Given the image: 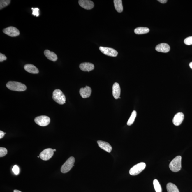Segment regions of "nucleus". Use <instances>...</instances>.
<instances>
[{
  "mask_svg": "<svg viewBox=\"0 0 192 192\" xmlns=\"http://www.w3.org/2000/svg\"><path fill=\"white\" fill-rule=\"evenodd\" d=\"M97 143L99 147L108 153H110L112 150V147L107 142L102 141H98Z\"/></svg>",
  "mask_w": 192,
  "mask_h": 192,
  "instance_id": "dca6fc26",
  "label": "nucleus"
},
{
  "mask_svg": "<svg viewBox=\"0 0 192 192\" xmlns=\"http://www.w3.org/2000/svg\"><path fill=\"white\" fill-rule=\"evenodd\" d=\"M167 189L168 192H180L176 185L173 183H169L168 184Z\"/></svg>",
  "mask_w": 192,
  "mask_h": 192,
  "instance_id": "412c9836",
  "label": "nucleus"
},
{
  "mask_svg": "<svg viewBox=\"0 0 192 192\" xmlns=\"http://www.w3.org/2000/svg\"><path fill=\"white\" fill-rule=\"evenodd\" d=\"M149 29L146 27H138L134 30L135 33L138 35L147 34L149 33Z\"/></svg>",
  "mask_w": 192,
  "mask_h": 192,
  "instance_id": "aec40b11",
  "label": "nucleus"
},
{
  "mask_svg": "<svg viewBox=\"0 0 192 192\" xmlns=\"http://www.w3.org/2000/svg\"><path fill=\"white\" fill-rule=\"evenodd\" d=\"M5 133L4 132L2 131H0V138L1 139L4 137V136Z\"/></svg>",
  "mask_w": 192,
  "mask_h": 192,
  "instance_id": "c756f323",
  "label": "nucleus"
},
{
  "mask_svg": "<svg viewBox=\"0 0 192 192\" xmlns=\"http://www.w3.org/2000/svg\"><path fill=\"white\" fill-rule=\"evenodd\" d=\"M75 161V158L73 156L69 158L61 167V172L63 173H66L69 172L74 166Z\"/></svg>",
  "mask_w": 192,
  "mask_h": 192,
  "instance_id": "20e7f679",
  "label": "nucleus"
},
{
  "mask_svg": "<svg viewBox=\"0 0 192 192\" xmlns=\"http://www.w3.org/2000/svg\"><path fill=\"white\" fill-rule=\"evenodd\" d=\"M35 122L38 125L41 126H46L50 122V119L49 117L45 115L37 117L35 119Z\"/></svg>",
  "mask_w": 192,
  "mask_h": 192,
  "instance_id": "423d86ee",
  "label": "nucleus"
},
{
  "mask_svg": "<svg viewBox=\"0 0 192 192\" xmlns=\"http://www.w3.org/2000/svg\"><path fill=\"white\" fill-rule=\"evenodd\" d=\"M13 192H22L19 191V190H14Z\"/></svg>",
  "mask_w": 192,
  "mask_h": 192,
  "instance_id": "473e14b6",
  "label": "nucleus"
},
{
  "mask_svg": "<svg viewBox=\"0 0 192 192\" xmlns=\"http://www.w3.org/2000/svg\"><path fill=\"white\" fill-rule=\"evenodd\" d=\"M158 1H159L160 3H162V4H165L167 2V0H158Z\"/></svg>",
  "mask_w": 192,
  "mask_h": 192,
  "instance_id": "7c9ffc66",
  "label": "nucleus"
},
{
  "mask_svg": "<svg viewBox=\"0 0 192 192\" xmlns=\"http://www.w3.org/2000/svg\"><path fill=\"white\" fill-rule=\"evenodd\" d=\"M44 54L45 56L49 60L54 62L57 60V56L54 52H51L49 50H46L44 51Z\"/></svg>",
  "mask_w": 192,
  "mask_h": 192,
  "instance_id": "a211bd4d",
  "label": "nucleus"
},
{
  "mask_svg": "<svg viewBox=\"0 0 192 192\" xmlns=\"http://www.w3.org/2000/svg\"><path fill=\"white\" fill-rule=\"evenodd\" d=\"M115 8L117 12L121 13L123 10V6L121 0H114V1Z\"/></svg>",
  "mask_w": 192,
  "mask_h": 192,
  "instance_id": "6ab92c4d",
  "label": "nucleus"
},
{
  "mask_svg": "<svg viewBox=\"0 0 192 192\" xmlns=\"http://www.w3.org/2000/svg\"><path fill=\"white\" fill-rule=\"evenodd\" d=\"M92 90L91 88L89 86H86L84 88H82L80 89V96L83 98H88L91 95Z\"/></svg>",
  "mask_w": 192,
  "mask_h": 192,
  "instance_id": "9b49d317",
  "label": "nucleus"
},
{
  "mask_svg": "<svg viewBox=\"0 0 192 192\" xmlns=\"http://www.w3.org/2000/svg\"><path fill=\"white\" fill-rule=\"evenodd\" d=\"M12 171L15 175H18L19 173V168L18 166L14 165L12 169Z\"/></svg>",
  "mask_w": 192,
  "mask_h": 192,
  "instance_id": "bb28decb",
  "label": "nucleus"
},
{
  "mask_svg": "<svg viewBox=\"0 0 192 192\" xmlns=\"http://www.w3.org/2000/svg\"><path fill=\"white\" fill-rule=\"evenodd\" d=\"M189 66L190 67V68L192 69V62H190L189 64Z\"/></svg>",
  "mask_w": 192,
  "mask_h": 192,
  "instance_id": "2f4dec72",
  "label": "nucleus"
},
{
  "mask_svg": "<svg viewBox=\"0 0 192 192\" xmlns=\"http://www.w3.org/2000/svg\"><path fill=\"white\" fill-rule=\"evenodd\" d=\"M146 164L144 162H141L136 164L132 167L129 171V173L131 175H136L142 171L145 168Z\"/></svg>",
  "mask_w": 192,
  "mask_h": 192,
  "instance_id": "39448f33",
  "label": "nucleus"
},
{
  "mask_svg": "<svg viewBox=\"0 0 192 192\" xmlns=\"http://www.w3.org/2000/svg\"><path fill=\"white\" fill-rule=\"evenodd\" d=\"M153 184L156 192H162V187H161L158 181L156 179H154L153 180Z\"/></svg>",
  "mask_w": 192,
  "mask_h": 192,
  "instance_id": "4be33fe9",
  "label": "nucleus"
},
{
  "mask_svg": "<svg viewBox=\"0 0 192 192\" xmlns=\"http://www.w3.org/2000/svg\"><path fill=\"white\" fill-rule=\"evenodd\" d=\"M10 1V0H1L0 1V9H2L8 5Z\"/></svg>",
  "mask_w": 192,
  "mask_h": 192,
  "instance_id": "b1692460",
  "label": "nucleus"
},
{
  "mask_svg": "<svg viewBox=\"0 0 192 192\" xmlns=\"http://www.w3.org/2000/svg\"><path fill=\"white\" fill-rule=\"evenodd\" d=\"M53 151H56V149H53Z\"/></svg>",
  "mask_w": 192,
  "mask_h": 192,
  "instance_id": "72a5a7b5",
  "label": "nucleus"
},
{
  "mask_svg": "<svg viewBox=\"0 0 192 192\" xmlns=\"http://www.w3.org/2000/svg\"><path fill=\"white\" fill-rule=\"evenodd\" d=\"M78 3L80 6L87 10L91 9L94 6L93 1L89 0H80Z\"/></svg>",
  "mask_w": 192,
  "mask_h": 192,
  "instance_id": "9d476101",
  "label": "nucleus"
},
{
  "mask_svg": "<svg viewBox=\"0 0 192 192\" xmlns=\"http://www.w3.org/2000/svg\"><path fill=\"white\" fill-rule=\"evenodd\" d=\"M7 150L5 148H0V157H2L7 154Z\"/></svg>",
  "mask_w": 192,
  "mask_h": 192,
  "instance_id": "393cba45",
  "label": "nucleus"
},
{
  "mask_svg": "<svg viewBox=\"0 0 192 192\" xmlns=\"http://www.w3.org/2000/svg\"><path fill=\"white\" fill-rule=\"evenodd\" d=\"M99 50L101 52L106 55L116 57L118 55L117 52L112 48L100 47Z\"/></svg>",
  "mask_w": 192,
  "mask_h": 192,
  "instance_id": "1a4fd4ad",
  "label": "nucleus"
},
{
  "mask_svg": "<svg viewBox=\"0 0 192 192\" xmlns=\"http://www.w3.org/2000/svg\"><path fill=\"white\" fill-rule=\"evenodd\" d=\"M170 47L168 44L166 43H162L156 46V51L163 53H167L170 50Z\"/></svg>",
  "mask_w": 192,
  "mask_h": 192,
  "instance_id": "f8f14e48",
  "label": "nucleus"
},
{
  "mask_svg": "<svg viewBox=\"0 0 192 192\" xmlns=\"http://www.w3.org/2000/svg\"><path fill=\"white\" fill-rule=\"evenodd\" d=\"M3 33L11 37H16L20 35V31L17 28L13 27H9L4 29Z\"/></svg>",
  "mask_w": 192,
  "mask_h": 192,
  "instance_id": "6e6552de",
  "label": "nucleus"
},
{
  "mask_svg": "<svg viewBox=\"0 0 192 192\" xmlns=\"http://www.w3.org/2000/svg\"><path fill=\"white\" fill-rule=\"evenodd\" d=\"M53 99L58 104L63 105L66 103V97L62 92L59 89H56L53 92Z\"/></svg>",
  "mask_w": 192,
  "mask_h": 192,
  "instance_id": "7ed1b4c3",
  "label": "nucleus"
},
{
  "mask_svg": "<svg viewBox=\"0 0 192 192\" xmlns=\"http://www.w3.org/2000/svg\"><path fill=\"white\" fill-rule=\"evenodd\" d=\"M182 156H177L172 160L169 165V168L172 172H177L182 168Z\"/></svg>",
  "mask_w": 192,
  "mask_h": 192,
  "instance_id": "f03ea898",
  "label": "nucleus"
},
{
  "mask_svg": "<svg viewBox=\"0 0 192 192\" xmlns=\"http://www.w3.org/2000/svg\"><path fill=\"white\" fill-rule=\"evenodd\" d=\"M121 89L120 85L117 83L114 84L112 86V95L115 99H117L120 97Z\"/></svg>",
  "mask_w": 192,
  "mask_h": 192,
  "instance_id": "4468645a",
  "label": "nucleus"
},
{
  "mask_svg": "<svg viewBox=\"0 0 192 192\" xmlns=\"http://www.w3.org/2000/svg\"><path fill=\"white\" fill-rule=\"evenodd\" d=\"M80 68L83 71L90 72L94 69V66L90 63L84 62L80 64Z\"/></svg>",
  "mask_w": 192,
  "mask_h": 192,
  "instance_id": "2eb2a0df",
  "label": "nucleus"
},
{
  "mask_svg": "<svg viewBox=\"0 0 192 192\" xmlns=\"http://www.w3.org/2000/svg\"><path fill=\"white\" fill-rule=\"evenodd\" d=\"M7 59V58L4 54L1 53L0 54V62H3V61H5Z\"/></svg>",
  "mask_w": 192,
  "mask_h": 192,
  "instance_id": "c85d7f7f",
  "label": "nucleus"
},
{
  "mask_svg": "<svg viewBox=\"0 0 192 192\" xmlns=\"http://www.w3.org/2000/svg\"><path fill=\"white\" fill-rule=\"evenodd\" d=\"M6 86L10 90L17 91H24L27 88L25 84L20 82L15 81L9 82L6 84Z\"/></svg>",
  "mask_w": 192,
  "mask_h": 192,
  "instance_id": "f257e3e1",
  "label": "nucleus"
},
{
  "mask_svg": "<svg viewBox=\"0 0 192 192\" xmlns=\"http://www.w3.org/2000/svg\"><path fill=\"white\" fill-rule=\"evenodd\" d=\"M24 68L27 72L32 74H38V69L35 66L32 64H27L24 66Z\"/></svg>",
  "mask_w": 192,
  "mask_h": 192,
  "instance_id": "f3484780",
  "label": "nucleus"
},
{
  "mask_svg": "<svg viewBox=\"0 0 192 192\" xmlns=\"http://www.w3.org/2000/svg\"><path fill=\"white\" fill-rule=\"evenodd\" d=\"M184 119V115L182 112H178L175 115L172 120L174 125L178 126L182 123Z\"/></svg>",
  "mask_w": 192,
  "mask_h": 192,
  "instance_id": "ddd939ff",
  "label": "nucleus"
},
{
  "mask_svg": "<svg viewBox=\"0 0 192 192\" xmlns=\"http://www.w3.org/2000/svg\"><path fill=\"white\" fill-rule=\"evenodd\" d=\"M38 158H39V157H40V156H38Z\"/></svg>",
  "mask_w": 192,
  "mask_h": 192,
  "instance_id": "f704fd0d",
  "label": "nucleus"
},
{
  "mask_svg": "<svg viewBox=\"0 0 192 192\" xmlns=\"http://www.w3.org/2000/svg\"><path fill=\"white\" fill-rule=\"evenodd\" d=\"M136 111L134 110L132 112L131 115L129 118L128 122H127V125L128 126H131L133 123L134 122L135 117H136Z\"/></svg>",
  "mask_w": 192,
  "mask_h": 192,
  "instance_id": "5701e85b",
  "label": "nucleus"
},
{
  "mask_svg": "<svg viewBox=\"0 0 192 192\" xmlns=\"http://www.w3.org/2000/svg\"><path fill=\"white\" fill-rule=\"evenodd\" d=\"M54 154V151L51 148H47L43 151L40 153V157L44 161H47L52 157Z\"/></svg>",
  "mask_w": 192,
  "mask_h": 192,
  "instance_id": "0eeeda50",
  "label": "nucleus"
},
{
  "mask_svg": "<svg viewBox=\"0 0 192 192\" xmlns=\"http://www.w3.org/2000/svg\"><path fill=\"white\" fill-rule=\"evenodd\" d=\"M32 9L33 10V14L34 16H36L37 17H38L39 15V9L38 8H32Z\"/></svg>",
  "mask_w": 192,
  "mask_h": 192,
  "instance_id": "cd10ccee",
  "label": "nucleus"
},
{
  "mask_svg": "<svg viewBox=\"0 0 192 192\" xmlns=\"http://www.w3.org/2000/svg\"><path fill=\"white\" fill-rule=\"evenodd\" d=\"M184 43L188 45H192V36L188 37L184 40Z\"/></svg>",
  "mask_w": 192,
  "mask_h": 192,
  "instance_id": "a878e982",
  "label": "nucleus"
}]
</instances>
